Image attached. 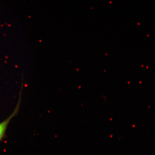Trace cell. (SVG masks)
<instances>
[{
	"mask_svg": "<svg viewBox=\"0 0 155 155\" xmlns=\"http://www.w3.org/2000/svg\"><path fill=\"white\" fill-rule=\"evenodd\" d=\"M19 104H18V106L15 109V111L13 112V114H11V116H9L8 118L6 119L5 120L0 123V140H1L4 137L9 122H11V119L17 114L18 111V109H19Z\"/></svg>",
	"mask_w": 155,
	"mask_h": 155,
	"instance_id": "cell-1",
	"label": "cell"
}]
</instances>
